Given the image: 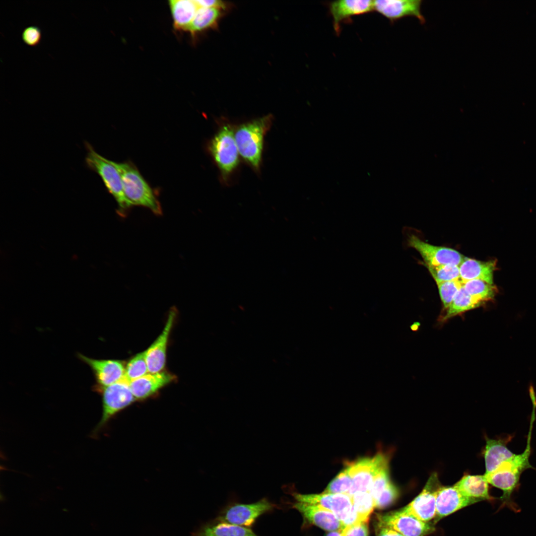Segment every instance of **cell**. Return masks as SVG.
Instances as JSON below:
<instances>
[{
	"mask_svg": "<svg viewBox=\"0 0 536 536\" xmlns=\"http://www.w3.org/2000/svg\"><path fill=\"white\" fill-rule=\"evenodd\" d=\"M511 439V437L499 439L486 438L483 452L485 466V474L494 471L504 461L515 455L507 446Z\"/></svg>",
	"mask_w": 536,
	"mask_h": 536,
	"instance_id": "ffe728a7",
	"label": "cell"
},
{
	"mask_svg": "<svg viewBox=\"0 0 536 536\" xmlns=\"http://www.w3.org/2000/svg\"><path fill=\"white\" fill-rule=\"evenodd\" d=\"M441 486L437 474L432 473L421 492L402 509L420 521L431 523L436 517L437 494Z\"/></svg>",
	"mask_w": 536,
	"mask_h": 536,
	"instance_id": "30bf717a",
	"label": "cell"
},
{
	"mask_svg": "<svg viewBox=\"0 0 536 536\" xmlns=\"http://www.w3.org/2000/svg\"><path fill=\"white\" fill-rule=\"evenodd\" d=\"M352 482L349 467L347 465L330 482L323 493L348 495Z\"/></svg>",
	"mask_w": 536,
	"mask_h": 536,
	"instance_id": "f546056e",
	"label": "cell"
},
{
	"mask_svg": "<svg viewBox=\"0 0 536 536\" xmlns=\"http://www.w3.org/2000/svg\"><path fill=\"white\" fill-rule=\"evenodd\" d=\"M330 12L333 18L334 28L336 33L340 32V24L345 20L358 15L370 12L374 10V1L370 0H340L329 4Z\"/></svg>",
	"mask_w": 536,
	"mask_h": 536,
	"instance_id": "ac0fdd59",
	"label": "cell"
},
{
	"mask_svg": "<svg viewBox=\"0 0 536 536\" xmlns=\"http://www.w3.org/2000/svg\"><path fill=\"white\" fill-rule=\"evenodd\" d=\"M399 496V491L393 483L386 488L375 502V508L384 509L393 504Z\"/></svg>",
	"mask_w": 536,
	"mask_h": 536,
	"instance_id": "836d02e7",
	"label": "cell"
},
{
	"mask_svg": "<svg viewBox=\"0 0 536 536\" xmlns=\"http://www.w3.org/2000/svg\"><path fill=\"white\" fill-rule=\"evenodd\" d=\"M390 456L380 452L372 457L360 459L349 464L352 486L348 493L351 496L358 492L370 491L373 480L378 472L389 464Z\"/></svg>",
	"mask_w": 536,
	"mask_h": 536,
	"instance_id": "ba28073f",
	"label": "cell"
},
{
	"mask_svg": "<svg viewBox=\"0 0 536 536\" xmlns=\"http://www.w3.org/2000/svg\"><path fill=\"white\" fill-rule=\"evenodd\" d=\"M168 314L162 332L151 345L144 351L149 373H155L161 372L163 371L165 366L167 344L177 311L175 307H173Z\"/></svg>",
	"mask_w": 536,
	"mask_h": 536,
	"instance_id": "9a60e30c",
	"label": "cell"
},
{
	"mask_svg": "<svg viewBox=\"0 0 536 536\" xmlns=\"http://www.w3.org/2000/svg\"><path fill=\"white\" fill-rule=\"evenodd\" d=\"M476 503L473 500L464 496L455 485H441L437 494L434 524L459 510Z\"/></svg>",
	"mask_w": 536,
	"mask_h": 536,
	"instance_id": "2e32d148",
	"label": "cell"
},
{
	"mask_svg": "<svg viewBox=\"0 0 536 536\" xmlns=\"http://www.w3.org/2000/svg\"><path fill=\"white\" fill-rule=\"evenodd\" d=\"M342 536H368L367 522H358L347 526L341 530Z\"/></svg>",
	"mask_w": 536,
	"mask_h": 536,
	"instance_id": "d590c367",
	"label": "cell"
},
{
	"mask_svg": "<svg viewBox=\"0 0 536 536\" xmlns=\"http://www.w3.org/2000/svg\"><path fill=\"white\" fill-rule=\"evenodd\" d=\"M489 483L483 475L465 474L454 485L466 497L476 503L481 501H493L490 495Z\"/></svg>",
	"mask_w": 536,
	"mask_h": 536,
	"instance_id": "7402d4cb",
	"label": "cell"
},
{
	"mask_svg": "<svg viewBox=\"0 0 536 536\" xmlns=\"http://www.w3.org/2000/svg\"><path fill=\"white\" fill-rule=\"evenodd\" d=\"M223 10L213 7H199L187 31L192 35L215 27Z\"/></svg>",
	"mask_w": 536,
	"mask_h": 536,
	"instance_id": "484cf974",
	"label": "cell"
},
{
	"mask_svg": "<svg viewBox=\"0 0 536 536\" xmlns=\"http://www.w3.org/2000/svg\"><path fill=\"white\" fill-rule=\"evenodd\" d=\"M198 7H213L225 10L228 4L220 0H195Z\"/></svg>",
	"mask_w": 536,
	"mask_h": 536,
	"instance_id": "8d00e7d4",
	"label": "cell"
},
{
	"mask_svg": "<svg viewBox=\"0 0 536 536\" xmlns=\"http://www.w3.org/2000/svg\"><path fill=\"white\" fill-rule=\"evenodd\" d=\"M407 244L420 254L425 265L427 266L453 265L459 266L465 257L455 249L431 245L413 234L408 237Z\"/></svg>",
	"mask_w": 536,
	"mask_h": 536,
	"instance_id": "4fadbf2b",
	"label": "cell"
},
{
	"mask_svg": "<svg viewBox=\"0 0 536 536\" xmlns=\"http://www.w3.org/2000/svg\"><path fill=\"white\" fill-rule=\"evenodd\" d=\"M149 373L145 351L132 358L125 367V377L129 381L138 379Z\"/></svg>",
	"mask_w": 536,
	"mask_h": 536,
	"instance_id": "f1b7e54d",
	"label": "cell"
},
{
	"mask_svg": "<svg viewBox=\"0 0 536 536\" xmlns=\"http://www.w3.org/2000/svg\"><path fill=\"white\" fill-rule=\"evenodd\" d=\"M174 375L165 371L146 375L129 381L131 390L136 400L145 399L174 381Z\"/></svg>",
	"mask_w": 536,
	"mask_h": 536,
	"instance_id": "d6986e66",
	"label": "cell"
},
{
	"mask_svg": "<svg viewBox=\"0 0 536 536\" xmlns=\"http://www.w3.org/2000/svg\"><path fill=\"white\" fill-rule=\"evenodd\" d=\"M377 521L403 536H426L435 530L433 523L420 521L402 508L384 514H378Z\"/></svg>",
	"mask_w": 536,
	"mask_h": 536,
	"instance_id": "9c48e42d",
	"label": "cell"
},
{
	"mask_svg": "<svg viewBox=\"0 0 536 536\" xmlns=\"http://www.w3.org/2000/svg\"><path fill=\"white\" fill-rule=\"evenodd\" d=\"M293 496L297 502L317 505L332 512L343 524L353 510L351 497L347 494L294 493Z\"/></svg>",
	"mask_w": 536,
	"mask_h": 536,
	"instance_id": "7c38bea8",
	"label": "cell"
},
{
	"mask_svg": "<svg viewBox=\"0 0 536 536\" xmlns=\"http://www.w3.org/2000/svg\"><path fill=\"white\" fill-rule=\"evenodd\" d=\"M376 536H403L395 530L377 521L375 524Z\"/></svg>",
	"mask_w": 536,
	"mask_h": 536,
	"instance_id": "74e56055",
	"label": "cell"
},
{
	"mask_svg": "<svg viewBox=\"0 0 536 536\" xmlns=\"http://www.w3.org/2000/svg\"><path fill=\"white\" fill-rule=\"evenodd\" d=\"M389 466V464L384 466L378 472L372 483L369 492L375 502L381 493L392 483L390 478Z\"/></svg>",
	"mask_w": 536,
	"mask_h": 536,
	"instance_id": "d6a6232c",
	"label": "cell"
},
{
	"mask_svg": "<svg viewBox=\"0 0 536 536\" xmlns=\"http://www.w3.org/2000/svg\"><path fill=\"white\" fill-rule=\"evenodd\" d=\"M169 5L175 29L188 31L198 6L193 0H170Z\"/></svg>",
	"mask_w": 536,
	"mask_h": 536,
	"instance_id": "cb8c5ba5",
	"label": "cell"
},
{
	"mask_svg": "<svg viewBox=\"0 0 536 536\" xmlns=\"http://www.w3.org/2000/svg\"><path fill=\"white\" fill-rule=\"evenodd\" d=\"M496 267L495 260L482 262L465 257L459 266L460 279L463 282L480 279L493 284V273Z\"/></svg>",
	"mask_w": 536,
	"mask_h": 536,
	"instance_id": "44dd1931",
	"label": "cell"
},
{
	"mask_svg": "<svg viewBox=\"0 0 536 536\" xmlns=\"http://www.w3.org/2000/svg\"><path fill=\"white\" fill-rule=\"evenodd\" d=\"M305 520L329 531L342 530L345 526L332 512L317 505L296 501L291 504Z\"/></svg>",
	"mask_w": 536,
	"mask_h": 536,
	"instance_id": "e0dca14e",
	"label": "cell"
},
{
	"mask_svg": "<svg viewBox=\"0 0 536 536\" xmlns=\"http://www.w3.org/2000/svg\"><path fill=\"white\" fill-rule=\"evenodd\" d=\"M112 163L119 172L124 194L132 205L144 206L156 215H161L159 201L135 166L129 162Z\"/></svg>",
	"mask_w": 536,
	"mask_h": 536,
	"instance_id": "7a4b0ae2",
	"label": "cell"
},
{
	"mask_svg": "<svg viewBox=\"0 0 536 536\" xmlns=\"http://www.w3.org/2000/svg\"><path fill=\"white\" fill-rule=\"evenodd\" d=\"M271 121V115L265 116L241 125L235 132L239 153L255 168L259 167L264 137L270 128Z\"/></svg>",
	"mask_w": 536,
	"mask_h": 536,
	"instance_id": "3957f363",
	"label": "cell"
},
{
	"mask_svg": "<svg viewBox=\"0 0 536 536\" xmlns=\"http://www.w3.org/2000/svg\"><path fill=\"white\" fill-rule=\"evenodd\" d=\"M436 284L460 279L459 266L445 265L438 266L425 265Z\"/></svg>",
	"mask_w": 536,
	"mask_h": 536,
	"instance_id": "4dcf8cb0",
	"label": "cell"
},
{
	"mask_svg": "<svg viewBox=\"0 0 536 536\" xmlns=\"http://www.w3.org/2000/svg\"><path fill=\"white\" fill-rule=\"evenodd\" d=\"M483 304L468 293L462 287L459 290L448 307L443 311L439 317L441 322H444L452 318L469 310L475 309Z\"/></svg>",
	"mask_w": 536,
	"mask_h": 536,
	"instance_id": "d4e9b609",
	"label": "cell"
},
{
	"mask_svg": "<svg viewBox=\"0 0 536 536\" xmlns=\"http://www.w3.org/2000/svg\"><path fill=\"white\" fill-rule=\"evenodd\" d=\"M77 357L91 370L95 382L92 389L95 392L119 381L125 376L126 366L120 360L95 359L80 353H77Z\"/></svg>",
	"mask_w": 536,
	"mask_h": 536,
	"instance_id": "8fae6325",
	"label": "cell"
},
{
	"mask_svg": "<svg viewBox=\"0 0 536 536\" xmlns=\"http://www.w3.org/2000/svg\"><path fill=\"white\" fill-rule=\"evenodd\" d=\"M85 147L87 150L85 157L87 166L100 176L107 190L118 203V214L125 217L132 205L124 194L119 172L112 164V161L97 153L88 142L85 143Z\"/></svg>",
	"mask_w": 536,
	"mask_h": 536,
	"instance_id": "277c9868",
	"label": "cell"
},
{
	"mask_svg": "<svg viewBox=\"0 0 536 536\" xmlns=\"http://www.w3.org/2000/svg\"><path fill=\"white\" fill-rule=\"evenodd\" d=\"M190 536H258L251 529L215 519L202 525Z\"/></svg>",
	"mask_w": 536,
	"mask_h": 536,
	"instance_id": "603a6c76",
	"label": "cell"
},
{
	"mask_svg": "<svg viewBox=\"0 0 536 536\" xmlns=\"http://www.w3.org/2000/svg\"><path fill=\"white\" fill-rule=\"evenodd\" d=\"M341 530L332 531L329 533L327 536H342Z\"/></svg>",
	"mask_w": 536,
	"mask_h": 536,
	"instance_id": "f35d334b",
	"label": "cell"
},
{
	"mask_svg": "<svg viewBox=\"0 0 536 536\" xmlns=\"http://www.w3.org/2000/svg\"><path fill=\"white\" fill-rule=\"evenodd\" d=\"M40 29L36 26H29L26 27L22 33V39L24 43L29 46H37L41 39Z\"/></svg>",
	"mask_w": 536,
	"mask_h": 536,
	"instance_id": "e575fe53",
	"label": "cell"
},
{
	"mask_svg": "<svg viewBox=\"0 0 536 536\" xmlns=\"http://www.w3.org/2000/svg\"><path fill=\"white\" fill-rule=\"evenodd\" d=\"M278 508L266 498L251 504L234 503L224 508L215 519L247 528L253 526L262 515Z\"/></svg>",
	"mask_w": 536,
	"mask_h": 536,
	"instance_id": "8992f818",
	"label": "cell"
},
{
	"mask_svg": "<svg viewBox=\"0 0 536 536\" xmlns=\"http://www.w3.org/2000/svg\"><path fill=\"white\" fill-rule=\"evenodd\" d=\"M351 497L353 507L359 522H367L374 508L375 501L369 492H358Z\"/></svg>",
	"mask_w": 536,
	"mask_h": 536,
	"instance_id": "83f0119b",
	"label": "cell"
},
{
	"mask_svg": "<svg viewBox=\"0 0 536 536\" xmlns=\"http://www.w3.org/2000/svg\"><path fill=\"white\" fill-rule=\"evenodd\" d=\"M463 283L466 292L482 304L492 300L497 293V288L494 284L480 279H472Z\"/></svg>",
	"mask_w": 536,
	"mask_h": 536,
	"instance_id": "4316f807",
	"label": "cell"
},
{
	"mask_svg": "<svg viewBox=\"0 0 536 536\" xmlns=\"http://www.w3.org/2000/svg\"><path fill=\"white\" fill-rule=\"evenodd\" d=\"M209 150L223 174H229L237 166L239 151L234 134L229 125H224L219 130L210 141Z\"/></svg>",
	"mask_w": 536,
	"mask_h": 536,
	"instance_id": "52a82bcc",
	"label": "cell"
},
{
	"mask_svg": "<svg viewBox=\"0 0 536 536\" xmlns=\"http://www.w3.org/2000/svg\"><path fill=\"white\" fill-rule=\"evenodd\" d=\"M533 413L527 444L524 451L515 455L504 461L494 471L484 475L489 484L500 489L503 494L500 497L501 507H508L514 512L519 511L517 505L512 499V495L519 485L521 475L523 471L534 469L530 462L531 454V431L535 419Z\"/></svg>",
	"mask_w": 536,
	"mask_h": 536,
	"instance_id": "6da1fadb",
	"label": "cell"
},
{
	"mask_svg": "<svg viewBox=\"0 0 536 536\" xmlns=\"http://www.w3.org/2000/svg\"><path fill=\"white\" fill-rule=\"evenodd\" d=\"M102 395L103 412L101 418L94 430L95 435L119 412L136 401L124 376L119 381L99 390Z\"/></svg>",
	"mask_w": 536,
	"mask_h": 536,
	"instance_id": "5b68a950",
	"label": "cell"
},
{
	"mask_svg": "<svg viewBox=\"0 0 536 536\" xmlns=\"http://www.w3.org/2000/svg\"><path fill=\"white\" fill-rule=\"evenodd\" d=\"M421 0H377L374 1V10L391 22L406 17H414L421 24L425 23L422 13Z\"/></svg>",
	"mask_w": 536,
	"mask_h": 536,
	"instance_id": "5bb4252c",
	"label": "cell"
},
{
	"mask_svg": "<svg viewBox=\"0 0 536 536\" xmlns=\"http://www.w3.org/2000/svg\"><path fill=\"white\" fill-rule=\"evenodd\" d=\"M461 279L437 283L443 310H446L451 304L454 296L463 286Z\"/></svg>",
	"mask_w": 536,
	"mask_h": 536,
	"instance_id": "1f68e13d",
	"label": "cell"
}]
</instances>
